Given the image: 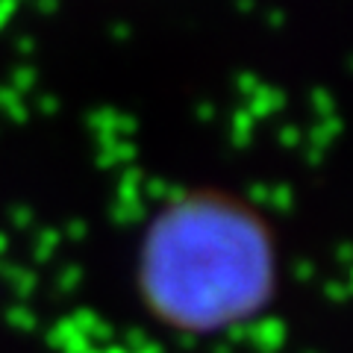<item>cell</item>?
I'll return each instance as SVG.
<instances>
[{
    "mask_svg": "<svg viewBox=\"0 0 353 353\" xmlns=\"http://www.w3.org/2000/svg\"><path fill=\"white\" fill-rule=\"evenodd\" d=\"M139 292L162 324L218 333L274 294L271 233L245 203L197 192L162 209L139 256Z\"/></svg>",
    "mask_w": 353,
    "mask_h": 353,
    "instance_id": "6da1fadb",
    "label": "cell"
}]
</instances>
